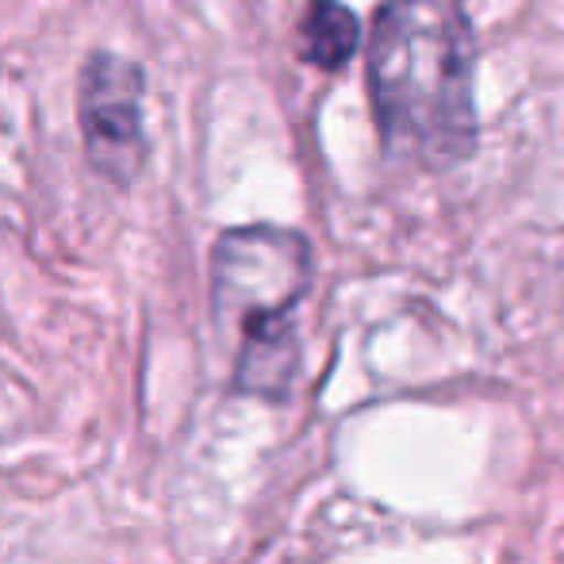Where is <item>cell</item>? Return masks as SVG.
Instances as JSON below:
<instances>
[{"label": "cell", "instance_id": "cell-4", "mask_svg": "<svg viewBox=\"0 0 564 564\" xmlns=\"http://www.w3.org/2000/svg\"><path fill=\"white\" fill-rule=\"evenodd\" d=\"M357 43H361V23L354 8L341 0H307L296 23V54L307 66L335 74L357 54Z\"/></svg>", "mask_w": 564, "mask_h": 564}, {"label": "cell", "instance_id": "cell-3", "mask_svg": "<svg viewBox=\"0 0 564 564\" xmlns=\"http://www.w3.org/2000/svg\"><path fill=\"white\" fill-rule=\"evenodd\" d=\"M142 93V66L112 51H93L77 74V127L85 139V158L116 188L134 185L150 162Z\"/></svg>", "mask_w": 564, "mask_h": 564}, {"label": "cell", "instance_id": "cell-1", "mask_svg": "<svg viewBox=\"0 0 564 564\" xmlns=\"http://www.w3.org/2000/svg\"><path fill=\"white\" fill-rule=\"evenodd\" d=\"M365 69L384 154L426 170L473 158L480 119L476 35L465 0H384Z\"/></svg>", "mask_w": 564, "mask_h": 564}, {"label": "cell", "instance_id": "cell-2", "mask_svg": "<svg viewBox=\"0 0 564 564\" xmlns=\"http://www.w3.org/2000/svg\"><path fill=\"white\" fill-rule=\"evenodd\" d=\"M312 284V246L300 230L253 224L224 230L212 250V300L216 319L235 323L242 346L235 388L265 400L289 395L296 377L292 312Z\"/></svg>", "mask_w": 564, "mask_h": 564}]
</instances>
